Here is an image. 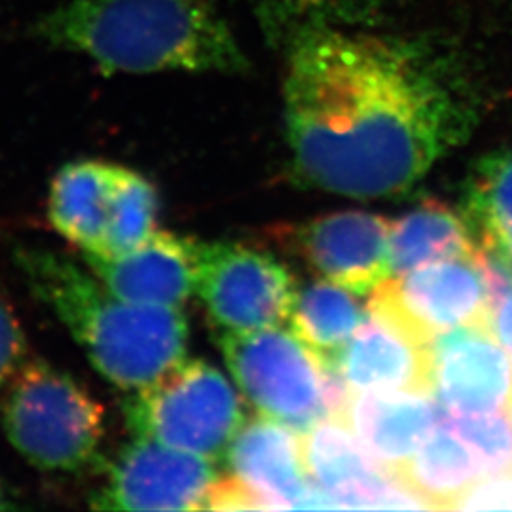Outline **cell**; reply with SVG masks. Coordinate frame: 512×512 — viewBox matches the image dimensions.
<instances>
[{
    "label": "cell",
    "instance_id": "1",
    "mask_svg": "<svg viewBox=\"0 0 512 512\" xmlns=\"http://www.w3.org/2000/svg\"><path fill=\"white\" fill-rule=\"evenodd\" d=\"M283 52L291 167L304 186L401 198L480 120L469 74L429 40L313 27Z\"/></svg>",
    "mask_w": 512,
    "mask_h": 512
},
{
    "label": "cell",
    "instance_id": "2",
    "mask_svg": "<svg viewBox=\"0 0 512 512\" xmlns=\"http://www.w3.org/2000/svg\"><path fill=\"white\" fill-rule=\"evenodd\" d=\"M27 35L103 73L247 74L251 61L209 0H63Z\"/></svg>",
    "mask_w": 512,
    "mask_h": 512
},
{
    "label": "cell",
    "instance_id": "3",
    "mask_svg": "<svg viewBox=\"0 0 512 512\" xmlns=\"http://www.w3.org/2000/svg\"><path fill=\"white\" fill-rule=\"evenodd\" d=\"M14 258L31 293L54 311L110 384L135 391L184 359L188 323L179 308L118 298L52 249L19 247Z\"/></svg>",
    "mask_w": 512,
    "mask_h": 512
},
{
    "label": "cell",
    "instance_id": "4",
    "mask_svg": "<svg viewBox=\"0 0 512 512\" xmlns=\"http://www.w3.org/2000/svg\"><path fill=\"white\" fill-rule=\"evenodd\" d=\"M0 420L8 442L38 471L78 473L105 437V408L65 370L29 359L6 385Z\"/></svg>",
    "mask_w": 512,
    "mask_h": 512
},
{
    "label": "cell",
    "instance_id": "5",
    "mask_svg": "<svg viewBox=\"0 0 512 512\" xmlns=\"http://www.w3.org/2000/svg\"><path fill=\"white\" fill-rule=\"evenodd\" d=\"M124 414L135 437L211 461L224 459L245 421L236 387L202 359H181L131 391Z\"/></svg>",
    "mask_w": 512,
    "mask_h": 512
},
{
    "label": "cell",
    "instance_id": "6",
    "mask_svg": "<svg viewBox=\"0 0 512 512\" xmlns=\"http://www.w3.org/2000/svg\"><path fill=\"white\" fill-rule=\"evenodd\" d=\"M219 348L239 391L260 416L300 435L329 420L327 370L291 330L220 332Z\"/></svg>",
    "mask_w": 512,
    "mask_h": 512
},
{
    "label": "cell",
    "instance_id": "7",
    "mask_svg": "<svg viewBox=\"0 0 512 512\" xmlns=\"http://www.w3.org/2000/svg\"><path fill=\"white\" fill-rule=\"evenodd\" d=\"M296 279L274 255L241 243H202L196 294L220 332H251L289 321Z\"/></svg>",
    "mask_w": 512,
    "mask_h": 512
},
{
    "label": "cell",
    "instance_id": "8",
    "mask_svg": "<svg viewBox=\"0 0 512 512\" xmlns=\"http://www.w3.org/2000/svg\"><path fill=\"white\" fill-rule=\"evenodd\" d=\"M397 319L423 342L444 330L490 325V300L475 258H452L391 275L370 293L368 306Z\"/></svg>",
    "mask_w": 512,
    "mask_h": 512
},
{
    "label": "cell",
    "instance_id": "9",
    "mask_svg": "<svg viewBox=\"0 0 512 512\" xmlns=\"http://www.w3.org/2000/svg\"><path fill=\"white\" fill-rule=\"evenodd\" d=\"M217 480L211 459L152 439L122 448L103 488L92 497L103 511H203Z\"/></svg>",
    "mask_w": 512,
    "mask_h": 512
},
{
    "label": "cell",
    "instance_id": "10",
    "mask_svg": "<svg viewBox=\"0 0 512 512\" xmlns=\"http://www.w3.org/2000/svg\"><path fill=\"white\" fill-rule=\"evenodd\" d=\"M311 482L336 509L429 511L420 497L372 458L342 421L325 420L302 435Z\"/></svg>",
    "mask_w": 512,
    "mask_h": 512
},
{
    "label": "cell",
    "instance_id": "11",
    "mask_svg": "<svg viewBox=\"0 0 512 512\" xmlns=\"http://www.w3.org/2000/svg\"><path fill=\"white\" fill-rule=\"evenodd\" d=\"M391 220L366 211L329 213L294 228V251L323 279L370 294L391 277Z\"/></svg>",
    "mask_w": 512,
    "mask_h": 512
},
{
    "label": "cell",
    "instance_id": "12",
    "mask_svg": "<svg viewBox=\"0 0 512 512\" xmlns=\"http://www.w3.org/2000/svg\"><path fill=\"white\" fill-rule=\"evenodd\" d=\"M224 459L264 509H336L311 482L302 435L279 421L264 416L243 421Z\"/></svg>",
    "mask_w": 512,
    "mask_h": 512
},
{
    "label": "cell",
    "instance_id": "13",
    "mask_svg": "<svg viewBox=\"0 0 512 512\" xmlns=\"http://www.w3.org/2000/svg\"><path fill=\"white\" fill-rule=\"evenodd\" d=\"M433 391L444 410L488 412L509 408L512 357L490 325L444 330L431 340Z\"/></svg>",
    "mask_w": 512,
    "mask_h": 512
},
{
    "label": "cell",
    "instance_id": "14",
    "mask_svg": "<svg viewBox=\"0 0 512 512\" xmlns=\"http://www.w3.org/2000/svg\"><path fill=\"white\" fill-rule=\"evenodd\" d=\"M202 243L154 230L141 245L116 256L84 255L110 293L133 304L181 308L196 293Z\"/></svg>",
    "mask_w": 512,
    "mask_h": 512
},
{
    "label": "cell",
    "instance_id": "15",
    "mask_svg": "<svg viewBox=\"0 0 512 512\" xmlns=\"http://www.w3.org/2000/svg\"><path fill=\"white\" fill-rule=\"evenodd\" d=\"M340 372L353 393L403 389L433 393L431 344L391 315L372 308H366L361 327L344 349Z\"/></svg>",
    "mask_w": 512,
    "mask_h": 512
},
{
    "label": "cell",
    "instance_id": "16",
    "mask_svg": "<svg viewBox=\"0 0 512 512\" xmlns=\"http://www.w3.org/2000/svg\"><path fill=\"white\" fill-rule=\"evenodd\" d=\"M346 420L366 452L395 473L437 429L440 412L429 391H359Z\"/></svg>",
    "mask_w": 512,
    "mask_h": 512
},
{
    "label": "cell",
    "instance_id": "17",
    "mask_svg": "<svg viewBox=\"0 0 512 512\" xmlns=\"http://www.w3.org/2000/svg\"><path fill=\"white\" fill-rule=\"evenodd\" d=\"M118 165L78 160L63 165L50 186L48 217L82 255H103Z\"/></svg>",
    "mask_w": 512,
    "mask_h": 512
},
{
    "label": "cell",
    "instance_id": "18",
    "mask_svg": "<svg viewBox=\"0 0 512 512\" xmlns=\"http://www.w3.org/2000/svg\"><path fill=\"white\" fill-rule=\"evenodd\" d=\"M478 249L463 215L435 198L423 200L391 222V275H403L440 260L475 258Z\"/></svg>",
    "mask_w": 512,
    "mask_h": 512
},
{
    "label": "cell",
    "instance_id": "19",
    "mask_svg": "<svg viewBox=\"0 0 512 512\" xmlns=\"http://www.w3.org/2000/svg\"><path fill=\"white\" fill-rule=\"evenodd\" d=\"M365 317L355 293L317 279L298 287L289 325L323 368H340L342 353Z\"/></svg>",
    "mask_w": 512,
    "mask_h": 512
},
{
    "label": "cell",
    "instance_id": "20",
    "mask_svg": "<svg viewBox=\"0 0 512 512\" xmlns=\"http://www.w3.org/2000/svg\"><path fill=\"white\" fill-rule=\"evenodd\" d=\"M393 475L429 511H450L461 495L486 476L473 450L440 420L429 439Z\"/></svg>",
    "mask_w": 512,
    "mask_h": 512
},
{
    "label": "cell",
    "instance_id": "21",
    "mask_svg": "<svg viewBox=\"0 0 512 512\" xmlns=\"http://www.w3.org/2000/svg\"><path fill=\"white\" fill-rule=\"evenodd\" d=\"M461 215L478 247L512 264V145L473 165L461 196Z\"/></svg>",
    "mask_w": 512,
    "mask_h": 512
},
{
    "label": "cell",
    "instance_id": "22",
    "mask_svg": "<svg viewBox=\"0 0 512 512\" xmlns=\"http://www.w3.org/2000/svg\"><path fill=\"white\" fill-rule=\"evenodd\" d=\"M266 44L285 50L313 27H366L382 0H247Z\"/></svg>",
    "mask_w": 512,
    "mask_h": 512
},
{
    "label": "cell",
    "instance_id": "23",
    "mask_svg": "<svg viewBox=\"0 0 512 512\" xmlns=\"http://www.w3.org/2000/svg\"><path fill=\"white\" fill-rule=\"evenodd\" d=\"M160 196L145 175L118 165L103 255L128 253L156 230Z\"/></svg>",
    "mask_w": 512,
    "mask_h": 512
},
{
    "label": "cell",
    "instance_id": "24",
    "mask_svg": "<svg viewBox=\"0 0 512 512\" xmlns=\"http://www.w3.org/2000/svg\"><path fill=\"white\" fill-rule=\"evenodd\" d=\"M440 421L450 427L475 454L484 475L512 473V412L497 408L488 412H440Z\"/></svg>",
    "mask_w": 512,
    "mask_h": 512
},
{
    "label": "cell",
    "instance_id": "25",
    "mask_svg": "<svg viewBox=\"0 0 512 512\" xmlns=\"http://www.w3.org/2000/svg\"><path fill=\"white\" fill-rule=\"evenodd\" d=\"M25 361L27 338L6 296L0 293V389L8 385Z\"/></svg>",
    "mask_w": 512,
    "mask_h": 512
},
{
    "label": "cell",
    "instance_id": "26",
    "mask_svg": "<svg viewBox=\"0 0 512 512\" xmlns=\"http://www.w3.org/2000/svg\"><path fill=\"white\" fill-rule=\"evenodd\" d=\"M454 511L512 509V473L484 476L473 488L459 497Z\"/></svg>",
    "mask_w": 512,
    "mask_h": 512
},
{
    "label": "cell",
    "instance_id": "27",
    "mask_svg": "<svg viewBox=\"0 0 512 512\" xmlns=\"http://www.w3.org/2000/svg\"><path fill=\"white\" fill-rule=\"evenodd\" d=\"M243 511V509H264L260 499L249 488H245L236 476L228 480H215L205 497L203 511Z\"/></svg>",
    "mask_w": 512,
    "mask_h": 512
},
{
    "label": "cell",
    "instance_id": "28",
    "mask_svg": "<svg viewBox=\"0 0 512 512\" xmlns=\"http://www.w3.org/2000/svg\"><path fill=\"white\" fill-rule=\"evenodd\" d=\"M490 330L499 346L512 357V293L501 298L492 308Z\"/></svg>",
    "mask_w": 512,
    "mask_h": 512
},
{
    "label": "cell",
    "instance_id": "29",
    "mask_svg": "<svg viewBox=\"0 0 512 512\" xmlns=\"http://www.w3.org/2000/svg\"><path fill=\"white\" fill-rule=\"evenodd\" d=\"M10 509H16V503H14L12 495L8 492L4 480L0 478V511H10Z\"/></svg>",
    "mask_w": 512,
    "mask_h": 512
},
{
    "label": "cell",
    "instance_id": "30",
    "mask_svg": "<svg viewBox=\"0 0 512 512\" xmlns=\"http://www.w3.org/2000/svg\"><path fill=\"white\" fill-rule=\"evenodd\" d=\"M509 408H511V412H512V401H511V404H509Z\"/></svg>",
    "mask_w": 512,
    "mask_h": 512
}]
</instances>
